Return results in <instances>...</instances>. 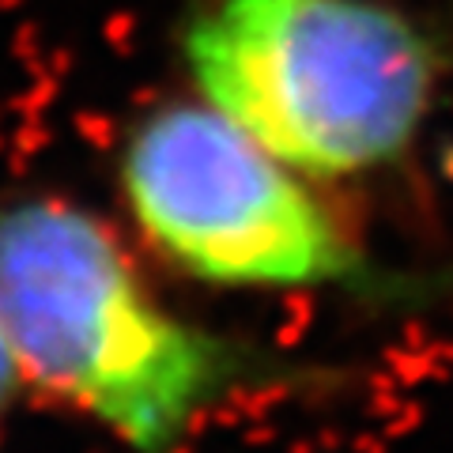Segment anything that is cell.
<instances>
[{"label":"cell","mask_w":453,"mask_h":453,"mask_svg":"<svg viewBox=\"0 0 453 453\" xmlns=\"http://www.w3.org/2000/svg\"><path fill=\"white\" fill-rule=\"evenodd\" d=\"M0 325L27 393L121 453H189L238 404L333 393L348 378L193 318L118 223L53 189L0 193Z\"/></svg>","instance_id":"cell-1"},{"label":"cell","mask_w":453,"mask_h":453,"mask_svg":"<svg viewBox=\"0 0 453 453\" xmlns=\"http://www.w3.org/2000/svg\"><path fill=\"white\" fill-rule=\"evenodd\" d=\"M189 95L356 196L416 166L453 98V27L408 0H186Z\"/></svg>","instance_id":"cell-2"},{"label":"cell","mask_w":453,"mask_h":453,"mask_svg":"<svg viewBox=\"0 0 453 453\" xmlns=\"http://www.w3.org/2000/svg\"><path fill=\"white\" fill-rule=\"evenodd\" d=\"M113 181L140 250L196 288L333 295L381 314L453 303V265L389 261L351 193L280 159L189 91L155 98L125 125Z\"/></svg>","instance_id":"cell-3"},{"label":"cell","mask_w":453,"mask_h":453,"mask_svg":"<svg viewBox=\"0 0 453 453\" xmlns=\"http://www.w3.org/2000/svg\"><path fill=\"white\" fill-rule=\"evenodd\" d=\"M23 396H27V381L19 374V363H16V351L8 344L4 325H0V431H4V423L16 416Z\"/></svg>","instance_id":"cell-4"}]
</instances>
